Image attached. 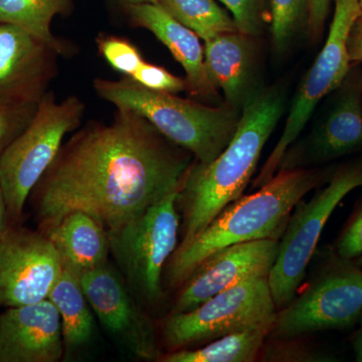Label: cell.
Listing matches in <instances>:
<instances>
[{"label": "cell", "mask_w": 362, "mask_h": 362, "mask_svg": "<svg viewBox=\"0 0 362 362\" xmlns=\"http://www.w3.org/2000/svg\"><path fill=\"white\" fill-rule=\"evenodd\" d=\"M194 156L128 109L90 121L63 144L33 188L42 230L82 211L107 230L180 192Z\"/></svg>", "instance_id": "cell-1"}, {"label": "cell", "mask_w": 362, "mask_h": 362, "mask_svg": "<svg viewBox=\"0 0 362 362\" xmlns=\"http://www.w3.org/2000/svg\"><path fill=\"white\" fill-rule=\"evenodd\" d=\"M284 111L283 90L259 89L242 109L238 129L220 156L209 163L194 162L176 199L181 214L180 246L194 239L228 204L242 197Z\"/></svg>", "instance_id": "cell-2"}, {"label": "cell", "mask_w": 362, "mask_h": 362, "mask_svg": "<svg viewBox=\"0 0 362 362\" xmlns=\"http://www.w3.org/2000/svg\"><path fill=\"white\" fill-rule=\"evenodd\" d=\"M314 168L279 170L254 194L230 202L194 239L178 246L164 269V285L181 287L197 267L214 252L240 243L280 240L293 209L322 182Z\"/></svg>", "instance_id": "cell-3"}, {"label": "cell", "mask_w": 362, "mask_h": 362, "mask_svg": "<svg viewBox=\"0 0 362 362\" xmlns=\"http://www.w3.org/2000/svg\"><path fill=\"white\" fill-rule=\"evenodd\" d=\"M93 85L98 96L117 108L139 114L201 163L220 156L239 126L242 111L226 104L207 106L170 93L156 92L126 76L117 81L97 78Z\"/></svg>", "instance_id": "cell-4"}, {"label": "cell", "mask_w": 362, "mask_h": 362, "mask_svg": "<svg viewBox=\"0 0 362 362\" xmlns=\"http://www.w3.org/2000/svg\"><path fill=\"white\" fill-rule=\"evenodd\" d=\"M86 107L77 96L59 102L47 92L25 130L0 158V185L11 220L21 218L25 202L61 150L64 138L77 130Z\"/></svg>", "instance_id": "cell-5"}, {"label": "cell", "mask_w": 362, "mask_h": 362, "mask_svg": "<svg viewBox=\"0 0 362 362\" xmlns=\"http://www.w3.org/2000/svg\"><path fill=\"white\" fill-rule=\"evenodd\" d=\"M178 192L108 230L110 252L120 271L136 295L148 303L164 297V269L178 247Z\"/></svg>", "instance_id": "cell-6"}, {"label": "cell", "mask_w": 362, "mask_h": 362, "mask_svg": "<svg viewBox=\"0 0 362 362\" xmlns=\"http://www.w3.org/2000/svg\"><path fill=\"white\" fill-rule=\"evenodd\" d=\"M277 312L269 277L251 279L214 295L192 310L173 312L164 321V342L173 351L240 331L270 333Z\"/></svg>", "instance_id": "cell-7"}, {"label": "cell", "mask_w": 362, "mask_h": 362, "mask_svg": "<svg viewBox=\"0 0 362 362\" xmlns=\"http://www.w3.org/2000/svg\"><path fill=\"white\" fill-rule=\"evenodd\" d=\"M362 187V162L338 170L325 187L293 209L275 264L269 275L272 296L278 310L296 296L326 223L349 192Z\"/></svg>", "instance_id": "cell-8"}, {"label": "cell", "mask_w": 362, "mask_h": 362, "mask_svg": "<svg viewBox=\"0 0 362 362\" xmlns=\"http://www.w3.org/2000/svg\"><path fill=\"white\" fill-rule=\"evenodd\" d=\"M333 1L334 13L327 39L295 95L282 135L254 181V188L263 187L275 176L285 152L301 134L321 100L341 87L349 75L351 59L347 40L362 7L359 0Z\"/></svg>", "instance_id": "cell-9"}, {"label": "cell", "mask_w": 362, "mask_h": 362, "mask_svg": "<svg viewBox=\"0 0 362 362\" xmlns=\"http://www.w3.org/2000/svg\"><path fill=\"white\" fill-rule=\"evenodd\" d=\"M362 315V269L346 267L323 274L277 312L270 338L301 337L340 329Z\"/></svg>", "instance_id": "cell-10"}, {"label": "cell", "mask_w": 362, "mask_h": 362, "mask_svg": "<svg viewBox=\"0 0 362 362\" xmlns=\"http://www.w3.org/2000/svg\"><path fill=\"white\" fill-rule=\"evenodd\" d=\"M80 281L90 308L114 341L143 361L160 358L153 324L119 272L106 263L83 272Z\"/></svg>", "instance_id": "cell-11"}, {"label": "cell", "mask_w": 362, "mask_h": 362, "mask_svg": "<svg viewBox=\"0 0 362 362\" xmlns=\"http://www.w3.org/2000/svg\"><path fill=\"white\" fill-rule=\"evenodd\" d=\"M62 270L59 252L44 233L9 226L0 235V306L47 299Z\"/></svg>", "instance_id": "cell-12"}, {"label": "cell", "mask_w": 362, "mask_h": 362, "mask_svg": "<svg viewBox=\"0 0 362 362\" xmlns=\"http://www.w3.org/2000/svg\"><path fill=\"white\" fill-rule=\"evenodd\" d=\"M279 245L280 240H256L214 252L181 285L173 312L192 310L240 283L269 277L277 258Z\"/></svg>", "instance_id": "cell-13"}, {"label": "cell", "mask_w": 362, "mask_h": 362, "mask_svg": "<svg viewBox=\"0 0 362 362\" xmlns=\"http://www.w3.org/2000/svg\"><path fill=\"white\" fill-rule=\"evenodd\" d=\"M59 56L32 33L0 23V106L39 104L57 77Z\"/></svg>", "instance_id": "cell-14"}, {"label": "cell", "mask_w": 362, "mask_h": 362, "mask_svg": "<svg viewBox=\"0 0 362 362\" xmlns=\"http://www.w3.org/2000/svg\"><path fill=\"white\" fill-rule=\"evenodd\" d=\"M64 354L61 317L51 300L0 314V362H57Z\"/></svg>", "instance_id": "cell-15"}, {"label": "cell", "mask_w": 362, "mask_h": 362, "mask_svg": "<svg viewBox=\"0 0 362 362\" xmlns=\"http://www.w3.org/2000/svg\"><path fill=\"white\" fill-rule=\"evenodd\" d=\"M362 147V104L356 88L343 90L322 122L285 152L279 170L309 168L354 153ZM278 170V171H279Z\"/></svg>", "instance_id": "cell-16"}, {"label": "cell", "mask_w": 362, "mask_h": 362, "mask_svg": "<svg viewBox=\"0 0 362 362\" xmlns=\"http://www.w3.org/2000/svg\"><path fill=\"white\" fill-rule=\"evenodd\" d=\"M124 9L133 25L153 33L180 64L187 75V92L211 103L218 101L220 94L207 76L204 47L197 33L175 21L159 4H130Z\"/></svg>", "instance_id": "cell-17"}, {"label": "cell", "mask_w": 362, "mask_h": 362, "mask_svg": "<svg viewBox=\"0 0 362 362\" xmlns=\"http://www.w3.org/2000/svg\"><path fill=\"white\" fill-rule=\"evenodd\" d=\"M254 37L225 33L204 40V64L209 80L225 96L226 104L242 111L259 90Z\"/></svg>", "instance_id": "cell-18"}, {"label": "cell", "mask_w": 362, "mask_h": 362, "mask_svg": "<svg viewBox=\"0 0 362 362\" xmlns=\"http://www.w3.org/2000/svg\"><path fill=\"white\" fill-rule=\"evenodd\" d=\"M40 232L56 247L62 264L78 275L107 263L110 252L108 230L85 211H70Z\"/></svg>", "instance_id": "cell-19"}, {"label": "cell", "mask_w": 362, "mask_h": 362, "mask_svg": "<svg viewBox=\"0 0 362 362\" xmlns=\"http://www.w3.org/2000/svg\"><path fill=\"white\" fill-rule=\"evenodd\" d=\"M61 317L62 334L66 356L84 347L95 335V319L81 285L80 275L68 267L63 270L49 298Z\"/></svg>", "instance_id": "cell-20"}, {"label": "cell", "mask_w": 362, "mask_h": 362, "mask_svg": "<svg viewBox=\"0 0 362 362\" xmlns=\"http://www.w3.org/2000/svg\"><path fill=\"white\" fill-rule=\"evenodd\" d=\"M74 0H0V23L23 28L54 47L61 56L71 52L70 45L54 37L52 21L56 16H66Z\"/></svg>", "instance_id": "cell-21"}, {"label": "cell", "mask_w": 362, "mask_h": 362, "mask_svg": "<svg viewBox=\"0 0 362 362\" xmlns=\"http://www.w3.org/2000/svg\"><path fill=\"white\" fill-rule=\"evenodd\" d=\"M268 331L252 329L230 333L197 349L173 350L158 359L162 362H252L261 354Z\"/></svg>", "instance_id": "cell-22"}, {"label": "cell", "mask_w": 362, "mask_h": 362, "mask_svg": "<svg viewBox=\"0 0 362 362\" xmlns=\"http://www.w3.org/2000/svg\"><path fill=\"white\" fill-rule=\"evenodd\" d=\"M157 4L204 42L221 33L239 32L233 16L214 0H159Z\"/></svg>", "instance_id": "cell-23"}, {"label": "cell", "mask_w": 362, "mask_h": 362, "mask_svg": "<svg viewBox=\"0 0 362 362\" xmlns=\"http://www.w3.org/2000/svg\"><path fill=\"white\" fill-rule=\"evenodd\" d=\"M309 0H270L273 49L283 56L293 40L307 26Z\"/></svg>", "instance_id": "cell-24"}, {"label": "cell", "mask_w": 362, "mask_h": 362, "mask_svg": "<svg viewBox=\"0 0 362 362\" xmlns=\"http://www.w3.org/2000/svg\"><path fill=\"white\" fill-rule=\"evenodd\" d=\"M96 42L100 54L109 65L126 77H132L144 62L137 47L123 37L100 33Z\"/></svg>", "instance_id": "cell-25"}, {"label": "cell", "mask_w": 362, "mask_h": 362, "mask_svg": "<svg viewBox=\"0 0 362 362\" xmlns=\"http://www.w3.org/2000/svg\"><path fill=\"white\" fill-rule=\"evenodd\" d=\"M259 358L263 361L274 362H313L325 361L326 357L312 349L307 343L296 341L293 338H271L264 343Z\"/></svg>", "instance_id": "cell-26"}, {"label": "cell", "mask_w": 362, "mask_h": 362, "mask_svg": "<svg viewBox=\"0 0 362 362\" xmlns=\"http://www.w3.org/2000/svg\"><path fill=\"white\" fill-rule=\"evenodd\" d=\"M37 107L39 104L0 106V158L32 122Z\"/></svg>", "instance_id": "cell-27"}, {"label": "cell", "mask_w": 362, "mask_h": 362, "mask_svg": "<svg viewBox=\"0 0 362 362\" xmlns=\"http://www.w3.org/2000/svg\"><path fill=\"white\" fill-rule=\"evenodd\" d=\"M232 13L240 33L257 37L263 32L265 0H221Z\"/></svg>", "instance_id": "cell-28"}, {"label": "cell", "mask_w": 362, "mask_h": 362, "mask_svg": "<svg viewBox=\"0 0 362 362\" xmlns=\"http://www.w3.org/2000/svg\"><path fill=\"white\" fill-rule=\"evenodd\" d=\"M130 78L143 87L156 90V92L177 94L182 90H187L185 78L176 77L163 66L147 63L145 61L136 71L134 75Z\"/></svg>", "instance_id": "cell-29"}, {"label": "cell", "mask_w": 362, "mask_h": 362, "mask_svg": "<svg viewBox=\"0 0 362 362\" xmlns=\"http://www.w3.org/2000/svg\"><path fill=\"white\" fill-rule=\"evenodd\" d=\"M337 254L346 261L362 256V209L342 233L337 245Z\"/></svg>", "instance_id": "cell-30"}, {"label": "cell", "mask_w": 362, "mask_h": 362, "mask_svg": "<svg viewBox=\"0 0 362 362\" xmlns=\"http://www.w3.org/2000/svg\"><path fill=\"white\" fill-rule=\"evenodd\" d=\"M330 2L331 0H309L307 28L313 40L318 39L323 33L329 13Z\"/></svg>", "instance_id": "cell-31"}, {"label": "cell", "mask_w": 362, "mask_h": 362, "mask_svg": "<svg viewBox=\"0 0 362 362\" xmlns=\"http://www.w3.org/2000/svg\"><path fill=\"white\" fill-rule=\"evenodd\" d=\"M347 49L351 61L362 63V13L350 30Z\"/></svg>", "instance_id": "cell-32"}, {"label": "cell", "mask_w": 362, "mask_h": 362, "mask_svg": "<svg viewBox=\"0 0 362 362\" xmlns=\"http://www.w3.org/2000/svg\"><path fill=\"white\" fill-rule=\"evenodd\" d=\"M9 214L7 211L6 197L0 185V235L9 226Z\"/></svg>", "instance_id": "cell-33"}, {"label": "cell", "mask_w": 362, "mask_h": 362, "mask_svg": "<svg viewBox=\"0 0 362 362\" xmlns=\"http://www.w3.org/2000/svg\"><path fill=\"white\" fill-rule=\"evenodd\" d=\"M362 318V315H361ZM354 354H356V358L357 361L362 362V319L361 327L357 331L356 337L354 338Z\"/></svg>", "instance_id": "cell-34"}, {"label": "cell", "mask_w": 362, "mask_h": 362, "mask_svg": "<svg viewBox=\"0 0 362 362\" xmlns=\"http://www.w3.org/2000/svg\"><path fill=\"white\" fill-rule=\"evenodd\" d=\"M124 6H130V4H158L159 0H118Z\"/></svg>", "instance_id": "cell-35"}, {"label": "cell", "mask_w": 362, "mask_h": 362, "mask_svg": "<svg viewBox=\"0 0 362 362\" xmlns=\"http://www.w3.org/2000/svg\"><path fill=\"white\" fill-rule=\"evenodd\" d=\"M357 266L362 269V256L357 258Z\"/></svg>", "instance_id": "cell-36"}, {"label": "cell", "mask_w": 362, "mask_h": 362, "mask_svg": "<svg viewBox=\"0 0 362 362\" xmlns=\"http://www.w3.org/2000/svg\"><path fill=\"white\" fill-rule=\"evenodd\" d=\"M359 4H361V6L362 7V0H359Z\"/></svg>", "instance_id": "cell-37"}]
</instances>
